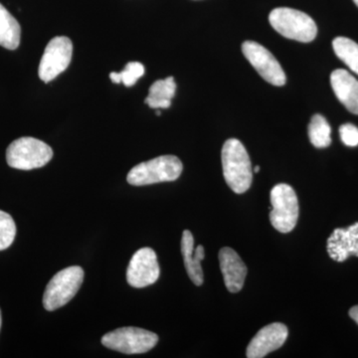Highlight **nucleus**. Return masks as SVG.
<instances>
[{"label": "nucleus", "mask_w": 358, "mask_h": 358, "mask_svg": "<svg viewBox=\"0 0 358 358\" xmlns=\"http://www.w3.org/2000/svg\"><path fill=\"white\" fill-rule=\"evenodd\" d=\"M224 178L228 186L237 194L251 187L253 169L246 148L236 138L226 141L221 154Z\"/></svg>", "instance_id": "1"}, {"label": "nucleus", "mask_w": 358, "mask_h": 358, "mask_svg": "<svg viewBox=\"0 0 358 358\" xmlns=\"http://www.w3.org/2000/svg\"><path fill=\"white\" fill-rule=\"evenodd\" d=\"M268 21L275 31L286 38L296 41H313L317 36V27L308 14L288 7L275 8L268 15Z\"/></svg>", "instance_id": "2"}, {"label": "nucleus", "mask_w": 358, "mask_h": 358, "mask_svg": "<svg viewBox=\"0 0 358 358\" xmlns=\"http://www.w3.org/2000/svg\"><path fill=\"white\" fill-rule=\"evenodd\" d=\"M182 162L174 155H162L148 162H141L131 169L128 182L143 186L176 180L182 173Z\"/></svg>", "instance_id": "3"}, {"label": "nucleus", "mask_w": 358, "mask_h": 358, "mask_svg": "<svg viewBox=\"0 0 358 358\" xmlns=\"http://www.w3.org/2000/svg\"><path fill=\"white\" fill-rule=\"evenodd\" d=\"M53 157V150L37 138H20L9 145L6 150L7 164L13 169L31 171L46 166Z\"/></svg>", "instance_id": "4"}, {"label": "nucleus", "mask_w": 358, "mask_h": 358, "mask_svg": "<svg viewBox=\"0 0 358 358\" xmlns=\"http://www.w3.org/2000/svg\"><path fill=\"white\" fill-rule=\"evenodd\" d=\"M84 281V271L72 266L60 271L47 285L43 296L45 310L53 312L64 307L78 293Z\"/></svg>", "instance_id": "5"}, {"label": "nucleus", "mask_w": 358, "mask_h": 358, "mask_svg": "<svg viewBox=\"0 0 358 358\" xmlns=\"http://www.w3.org/2000/svg\"><path fill=\"white\" fill-rule=\"evenodd\" d=\"M103 345L124 355H141L150 352L159 343V336L147 329L128 327L106 334Z\"/></svg>", "instance_id": "6"}, {"label": "nucleus", "mask_w": 358, "mask_h": 358, "mask_svg": "<svg viewBox=\"0 0 358 358\" xmlns=\"http://www.w3.org/2000/svg\"><path fill=\"white\" fill-rule=\"evenodd\" d=\"M270 221L281 233H289L296 227L299 219V201L291 186L280 183L271 190Z\"/></svg>", "instance_id": "7"}, {"label": "nucleus", "mask_w": 358, "mask_h": 358, "mask_svg": "<svg viewBox=\"0 0 358 358\" xmlns=\"http://www.w3.org/2000/svg\"><path fill=\"white\" fill-rule=\"evenodd\" d=\"M73 44L68 37L57 36L45 48L40 61L38 74L45 83L51 82L67 69L72 60Z\"/></svg>", "instance_id": "8"}, {"label": "nucleus", "mask_w": 358, "mask_h": 358, "mask_svg": "<svg viewBox=\"0 0 358 358\" xmlns=\"http://www.w3.org/2000/svg\"><path fill=\"white\" fill-rule=\"evenodd\" d=\"M242 51L250 64L268 83L279 87L286 84V74L281 65L262 45L254 41H245L242 44Z\"/></svg>", "instance_id": "9"}, {"label": "nucleus", "mask_w": 358, "mask_h": 358, "mask_svg": "<svg viewBox=\"0 0 358 358\" xmlns=\"http://www.w3.org/2000/svg\"><path fill=\"white\" fill-rule=\"evenodd\" d=\"M160 268L157 256L152 248H141L129 261L127 281L134 288H145L159 280Z\"/></svg>", "instance_id": "10"}, {"label": "nucleus", "mask_w": 358, "mask_h": 358, "mask_svg": "<svg viewBox=\"0 0 358 358\" xmlns=\"http://www.w3.org/2000/svg\"><path fill=\"white\" fill-rule=\"evenodd\" d=\"M288 334V327L281 322H274L263 327L249 343L247 357L263 358L268 353L279 350L286 343Z\"/></svg>", "instance_id": "11"}, {"label": "nucleus", "mask_w": 358, "mask_h": 358, "mask_svg": "<svg viewBox=\"0 0 358 358\" xmlns=\"http://www.w3.org/2000/svg\"><path fill=\"white\" fill-rule=\"evenodd\" d=\"M327 253L336 262H345L348 257H358V222L348 228H338L327 239Z\"/></svg>", "instance_id": "12"}, {"label": "nucleus", "mask_w": 358, "mask_h": 358, "mask_svg": "<svg viewBox=\"0 0 358 358\" xmlns=\"http://www.w3.org/2000/svg\"><path fill=\"white\" fill-rule=\"evenodd\" d=\"M219 262L226 288L230 293H238L243 288L248 268L234 250L222 248L219 252Z\"/></svg>", "instance_id": "13"}, {"label": "nucleus", "mask_w": 358, "mask_h": 358, "mask_svg": "<svg viewBox=\"0 0 358 358\" xmlns=\"http://www.w3.org/2000/svg\"><path fill=\"white\" fill-rule=\"evenodd\" d=\"M331 84L339 102L352 114L358 115V81L348 71L338 69L331 75Z\"/></svg>", "instance_id": "14"}, {"label": "nucleus", "mask_w": 358, "mask_h": 358, "mask_svg": "<svg viewBox=\"0 0 358 358\" xmlns=\"http://www.w3.org/2000/svg\"><path fill=\"white\" fill-rule=\"evenodd\" d=\"M181 254L185 260L188 277L195 286H201L204 280L201 261L204 259L205 251L201 245H199L194 251V239L189 230L183 231L182 239H181Z\"/></svg>", "instance_id": "15"}, {"label": "nucleus", "mask_w": 358, "mask_h": 358, "mask_svg": "<svg viewBox=\"0 0 358 358\" xmlns=\"http://www.w3.org/2000/svg\"><path fill=\"white\" fill-rule=\"evenodd\" d=\"M176 84L173 77L157 80L150 86L145 103L152 109H167L176 95Z\"/></svg>", "instance_id": "16"}, {"label": "nucleus", "mask_w": 358, "mask_h": 358, "mask_svg": "<svg viewBox=\"0 0 358 358\" xmlns=\"http://www.w3.org/2000/svg\"><path fill=\"white\" fill-rule=\"evenodd\" d=\"M21 28L18 21L0 3V46L15 50L20 44Z\"/></svg>", "instance_id": "17"}, {"label": "nucleus", "mask_w": 358, "mask_h": 358, "mask_svg": "<svg viewBox=\"0 0 358 358\" xmlns=\"http://www.w3.org/2000/svg\"><path fill=\"white\" fill-rule=\"evenodd\" d=\"M331 129L322 115H315L308 124V138L313 147L324 148L331 143Z\"/></svg>", "instance_id": "18"}, {"label": "nucleus", "mask_w": 358, "mask_h": 358, "mask_svg": "<svg viewBox=\"0 0 358 358\" xmlns=\"http://www.w3.org/2000/svg\"><path fill=\"white\" fill-rule=\"evenodd\" d=\"M333 47L336 55L358 75V44L346 37H336L333 41Z\"/></svg>", "instance_id": "19"}, {"label": "nucleus", "mask_w": 358, "mask_h": 358, "mask_svg": "<svg viewBox=\"0 0 358 358\" xmlns=\"http://www.w3.org/2000/svg\"><path fill=\"white\" fill-rule=\"evenodd\" d=\"M15 235L16 225L13 218L6 212L0 210V251L11 246Z\"/></svg>", "instance_id": "20"}, {"label": "nucleus", "mask_w": 358, "mask_h": 358, "mask_svg": "<svg viewBox=\"0 0 358 358\" xmlns=\"http://www.w3.org/2000/svg\"><path fill=\"white\" fill-rule=\"evenodd\" d=\"M121 83L126 87L134 86L141 77L145 74V67L141 63L129 62L124 67V71L119 73Z\"/></svg>", "instance_id": "21"}, {"label": "nucleus", "mask_w": 358, "mask_h": 358, "mask_svg": "<svg viewBox=\"0 0 358 358\" xmlns=\"http://www.w3.org/2000/svg\"><path fill=\"white\" fill-rule=\"evenodd\" d=\"M341 141L348 147L358 145V128L352 124H345L339 128Z\"/></svg>", "instance_id": "22"}, {"label": "nucleus", "mask_w": 358, "mask_h": 358, "mask_svg": "<svg viewBox=\"0 0 358 358\" xmlns=\"http://www.w3.org/2000/svg\"><path fill=\"white\" fill-rule=\"evenodd\" d=\"M350 317L358 324V306H355L350 310Z\"/></svg>", "instance_id": "23"}, {"label": "nucleus", "mask_w": 358, "mask_h": 358, "mask_svg": "<svg viewBox=\"0 0 358 358\" xmlns=\"http://www.w3.org/2000/svg\"><path fill=\"white\" fill-rule=\"evenodd\" d=\"M259 171H260V166H257L255 167V169H254V173H259Z\"/></svg>", "instance_id": "24"}, {"label": "nucleus", "mask_w": 358, "mask_h": 358, "mask_svg": "<svg viewBox=\"0 0 358 358\" xmlns=\"http://www.w3.org/2000/svg\"><path fill=\"white\" fill-rule=\"evenodd\" d=\"M1 322H2L1 310H0V329H1Z\"/></svg>", "instance_id": "25"}, {"label": "nucleus", "mask_w": 358, "mask_h": 358, "mask_svg": "<svg viewBox=\"0 0 358 358\" xmlns=\"http://www.w3.org/2000/svg\"><path fill=\"white\" fill-rule=\"evenodd\" d=\"M353 1H355V3L357 4V6L358 7V0H353Z\"/></svg>", "instance_id": "26"}]
</instances>
